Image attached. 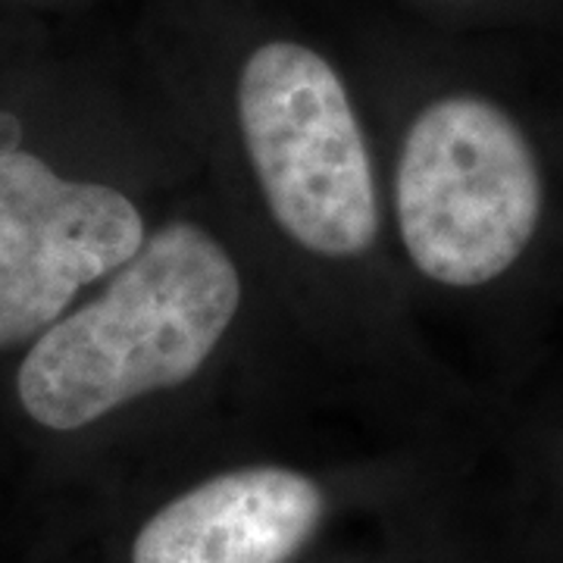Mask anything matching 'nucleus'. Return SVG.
Listing matches in <instances>:
<instances>
[{
  "instance_id": "nucleus-1",
  "label": "nucleus",
  "mask_w": 563,
  "mask_h": 563,
  "mask_svg": "<svg viewBox=\"0 0 563 563\" xmlns=\"http://www.w3.org/2000/svg\"><path fill=\"white\" fill-rule=\"evenodd\" d=\"M242 303L232 257L195 222H169L98 301L38 335L16 376L25 413L73 432L141 395L188 383Z\"/></svg>"
},
{
  "instance_id": "nucleus-2",
  "label": "nucleus",
  "mask_w": 563,
  "mask_h": 563,
  "mask_svg": "<svg viewBox=\"0 0 563 563\" xmlns=\"http://www.w3.org/2000/svg\"><path fill=\"white\" fill-rule=\"evenodd\" d=\"M398 225L426 279L473 288L520 261L542 217V176L520 125L451 95L410 122L395 179Z\"/></svg>"
},
{
  "instance_id": "nucleus-3",
  "label": "nucleus",
  "mask_w": 563,
  "mask_h": 563,
  "mask_svg": "<svg viewBox=\"0 0 563 563\" xmlns=\"http://www.w3.org/2000/svg\"><path fill=\"white\" fill-rule=\"evenodd\" d=\"M239 122L269 213L322 257H357L379 232V201L361 122L320 51L276 38L239 76Z\"/></svg>"
},
{
  "instance_id": "nucleus-4",
  "label": "nucleus",
  "mask_w": 563,
  "mask_h": 563,
  "mask_svg": "<svg viewBox=\"0 0 563 563\" xmlns=\"http://www.w3.org/2000/svg\"><path fill=\"white\" fill-rule=\"evenodd\" d=\"M144 247V222L122 191L69 181L20 147L0 151V347L60 320L88 282Z\"/></svg>"
},
{
  "instance_id": "nucleus-5",
  "label": "nucleus",
  "mask_w": 563,
  "mask_h": 563,
  "mask_svg": "<svg viewBox=\"0 0 563 563\" xmlns=\"http://www.w3.org/2000/svg\"><path fill=\"white\" fill-rule=\"evenodd\" d=\"M322 492L285 466L213 476L154 514L132 563H285L322 520Z\"/></svg>"
}]
</instances>
